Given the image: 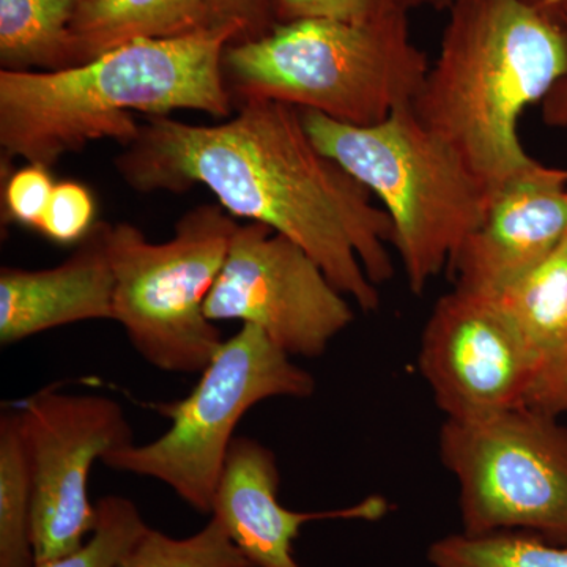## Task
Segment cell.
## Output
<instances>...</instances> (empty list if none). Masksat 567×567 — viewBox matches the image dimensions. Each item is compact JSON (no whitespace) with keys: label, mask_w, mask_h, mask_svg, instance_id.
I'll use <instances>...</instances> for the list:
<instances>
[{"label":"cell","mask_w":567,"mask_h":567,"mask_svg":"<svg viewBox=\"0 0 567 567\" xmlns=\"http://www.w3.org/2000/svg\"><path fill=\"white\" fill-rule=\"evenodd\" d=\"M2 167H7V173L2 171L3 221L39 229L55 186L51 169L40 164H25L17 171H11L10 164Z\"/></svg>","instance_id":"cell-23"},{"label":"cell","mask_w":567,"mask_h":567,"mask_svg":"<svg viewBox=\"0 0 567 567\" xmlns=\"http://www.w3.org/2000/svg\"><path fill=\"white\" fill-rule=\"evenodd\" d=\"M420 371L446 420L477 421L527 406L539 365L492 297L454 287L424 327Z\"/></svg>","instance_id":"cell-11"},{"label":"cell","mask_w":567,"mask_h":567,"mask_svg":"<svg viewBox=\"0 0 567 567\" xmlns=\"http://www.w3.org/2000/svg\"><path fill=\"white\" fill-rule=\"evenodd\" d=\"M315 391V377L295 364L262 330L244 324L223 342L192 393L155 405L171 421L159 439L112 451L102 464L159 481L197 513L212 514L241 417L267 399H305Z\"/></svg>","instance_id":"cell-7"},{"label":"cell","mask_w":567,"mask_h":567,"mask_svg":"<svg viewBox=\"0 0 567 567\" xmlns=\"http://www.w3.org/2000/svg\"><path fill=\"white\" fill-rule=\"evenodd\" d=\"M117 567H252L221 524L210 517L200 532L171 537L148 527Z\"/></svg>","instance_id":"cell-20"},{"label":"cell","mask_w":567,"mask_h":567,"mask_svg":"<svg viewBox=\"0 0 567 567\" xmlns=\"http://www.w3.org/2000/svg\"><path fill=\"white\" fill-rule=\"evenodd\" d=\"M567 238V169L539 162L488 197L486 216L450 265L457 289L494 297Z\"/></svg>","instance_id":"cell-12"},{"label":"cell","mask_w":567,"mask_h":567,"mask_svg":"<svg viewBox=\"0 0 567 567\" xmlns=\"http://www.w3.org/2000/svg\"><path fill=\"white\" fill-rule=\"evenodd\" d=\"M95 199L87 186L58 182L37 230L59 245L80 244L95 226Z\"/></svg>","instance_id":"cell-22"},{"label":"cell","mask_w":567,"mask_h":567,"mask_svg":"<svg viewBox=\"0 0 567 567\" xmlns=\"http://www.w3.org/2000/svg\"><path fill=\"white\" fill-rule=\"evenodd\" d=\"M434 567H567V546L524 532L453 533L427 548Z\"/></svg>","instance_id":"cell-19"},{"label":"cell","mask_w":567,"mask_h":567,"mask_svg":"<svg viewBox=\"0 0 567 567\" xmlns=\"http://www.w3.org/2000/svg\"><path fill=\"white\" fill-rule=\"evenodd\" d=\"M527 406L559 416L567 413V365L555 374L544 377L533 388Z\"/></svg>","instance_id":"cell-26"},{"label":"cell","mask_w":567,"mask_h":567,"mask_svg":"<svg viewBox=\"0 0 567 567\" xmlns=\"http://www.w3.org/2000/svg\"><path fill=\"white\" fill-rule=\"evenodd\" d=\"M393 2L399 9L409 13L410 10L423 9V7L435 10H447L453 6L454 0H393Z\"/></svg>","instance_id":"cell-28"},{"label":"cell","mask_w":567,"mask_h":567,"mask_svg":"<svg viewBox=\"0 0 567 567\" xmlns=\"http://www.w3.org/2000/svg\"><path fill=\"white\" fill-rule=\"evenodd\" d=\"M528 2L557 18L558 21L565 22L567 18V0H528Z\"/></svg>","instance_id":"cell-29"},{"label":"cell","mask_w":567,"mask_h":567,"mask_svg":"<svg viewBox=\"0 0 567 567\" xmlns=\"http://www.w3.org/2000/svg\"><path fill=\"white\" fill-rule=\"evenodd\" d=\"M33 486L37 565L76 550L96 525L89 473L112 451L132 445L125 410L104 395L47 388L17 406Z\"/></svg>","instance_id":"cell-9"},{"label":"cell","mask_w":567,"mask_h":567,"mask_svg":"<svg viewBox=\"0 0 567 567\" xmlns=\"http://www.w3.org/2000/svg\"><path fill=\"white\" fill-rule=\"evenodd\" d=\"M237 226L219 204L186 212L164 244H152L134 224H111L112 320L153 368L200 374L221 349V331L205 315V301Z\"/></svg>","instance_id":"cell-6"},{"label":"cell","mask_w":567,"mask_h":567,"mask_svg":"<svg viewBox=\"0 0 567 567\" xmlns=\"http://www.w3.org/2000/svg\"><path fill=\"white\" fill-rule=\"evenodd\" d=\"M298 111L316 147L382 200L410 290L423 293L483 223L491 197L483 183L412 104L372 126Z\"/></svg>","instance_id":"cell-5"},{"label":"cell","mask_w":567,"mask_h":567,"mask_svg":"<svg viewBox=\"0 0 567 567\" xmlns=\"http://www.w3.org/2000/svg\"><path fill=\"white\" fill-rule=\"evenodd\" d=\"M492 298L535 357L537 382L566 368L567 238Z\"/></svg>","instance_id":"cell-16"},{"label":"cell","mask_w":567,"mask_h":567,"mask_svg":"<svg viewBox=\"0 0 567 567\" xmlns=\"http://www.w3.org/2000/svg\"><path fill=\"white\" fill-rule=\"evenodd\" d=\"M563 25H565L567 35V18ZM543 118L548 126L567 128V71L565 76L554 85V89L544 99Z\"/></svg>","instance_id":"cell-27"},{"label":"cell","mask_w":567,"mask_h":567,"mask_svg":"<svg viewBox=\"0 0 567 567\" xmlns=\"http://www.w3.org/2000/svg\"><path fill=\"white\" fill-rule=\"evenodd\" d=\"M447 11L412 110L491 196L536 163L518 140V118L565 76L566 29L528 0H454Z\"/></svg>","instance_id":"cell-3"},{"label":"cell","mask_w":567,"mask_h":567,"mask_svg":"<svg viewBox=\"0 0 567 567\" xmlns=\"http://www.w3.org/2000/svg\"><path fill=\"white\" fill-rule=\"evenodd\" d=\"M279 481L274 451L249 436H235L210 517L221 524L252 567H301L295 558L293 543L309 522H374L390 511L385 498L372 495L339 509L298 513L279 503Z\"/></svg>","instance_id":"cell-13"},{"label":"cell","mask_w":567,"mask_h":567,"mask_svg":"<svg viewBox=\"0 0 567 567\" xmlns=\"http://www.w3.org/2000/svg\"><path fill=\"white\" fill-rule=\"evenodd\" d=\"M82 0H0V65L54 71L70 61V29Z\"/></svg>","instance_id":"cell-17"},{"label":"cell","mask_w":567,"mask_h":567,"mask_svg":"<svg viewBox=\"0 0 567 567\" xmlns=\"http://www.w3.org/2000/svg\"><path fill=\"white\" fill-rule=\"evenodd\" d=\"M115 167L134 192L205 186L234 218L300 245L363 311L379 309L377 286L394 275L386 248L393 223L368 188L316 147L297 107L249 100L218 125L151 115Z\"/></svg>","instance_id":"cell-1"},{"label":"cell","mask_w":567,"mask_h":567,"mask_svg":"<svg viewBox=\"0 0 567 567\" xmlns=\"http://www.w3.org/2000/svg\"><path fill=\"white\" fill-rule=\"evenodd\" d=\"M399 9L393 0H274L276 22L331 20L369 22Z\"/></svg>","instance_id":"cell-24"},{"label":"cell","mask_w":567,"mask_h":567,"mask_svg":"<svg viewBox=\"0 0 567 567\" xmlns=\"http://www.w3.org/2000/svg\"><path fill=\"white\" fill-rule=\"evenodd\" d=\"M208 7L212 25H241L245 39L264 35L274 25L268 22L274 0H208Z\"/></svg>","instance_id":"cell-25"},{"label":"cell","mask_w":567,"mask_h":567,"mask_svg":"<svg viewBox=\"0 0 567 567\" xmlns=\"http://www.w3.org/2000/svg\"><path fill=\"white\" fill-rule=\"evenodd\" d=\"M439 450L457 481L462 533H533L567 546V427L558 416L518 406L446 420Z\"/></svg>","instance_id":"cell-8"},{"label":"cell","mask_w":567,"mask_h":567,"mask_svg":"<svg viewBox=\"0 0 567 567\" xmlns=\"http://www.w3.org/2000/svg\"><path fill=\"white\" fill-rule=\"evenodd\" d=\"M33 486L17 409L0 416V567H35Z\"/></svg>","instance_id":"cell-18"},{"label":"cell","mask_w":567,"mask_h":567,"mask_svg":"<svg viewBox=\"0 0 567 567\" xmlns=\"http://www.w3.org/2000/svg\"><path fill=\"white\" fill-rule=\"evenodd\" d=\"M96 513L95 528L80 548L35 567H117L148 529L137 506L125 496H103Z\"/></svg>","instance_id":"cell-21"},{"label":"cell","mask_w":567,"mask_h":567,"mask_svg":"<svg viewBox=\"0 0 567 567\" xmlns=\"http://www.w3.org/2000/svg\"><path fill=\"white\" fill-rule=\"evenodd\" d=\"M240 37L241 25H213L177 39L132 41L62 70H0L2 163L20 158L51 169L91 142L128 147L141 132L137 112L229 117L235 104L223 58Z\"/></svg>","instance_id":"cell-2"},{"label":"cell","mask_w":567,"mask_h":567,"mask_svg":"<svg viewBox=\"0 0 567 567\" xmlns=\"http://www.w3.org/2000/svg\"><path fill=\"white\" fill-rule=\"evenodd\" d=\"M111 223L96 221L69 259L44 270L2 267L0 270V344L87 322L112 320L114 271Z\"/></svg>","instance_id":"cell-14"},{"label":"cell","mask_w":567,"mask_h":567,"mask_svg":"<svg viewBox=\"0 0 567 567\" xmlns=\"http://www.w3.org/2000/svg\"><path fill=\"white\" fill-rule=\"evenodd\" d=\"M207 28L208 0H82L70 29V66L132 41L177 39Z\"/></svg>","instance_id":"cell-15"},{"label":"cell","mask_w":567,"mask_h":567,"mask_svg":"<svg viewBox=\"0 0 567 567\" xmlns=\"http://www.w3.org/2000/svg\"><path fill=\"white\" fill-rule=\"evenodd\" d=\"M205 315L252 324L284 353L303 358L322 357L354 319L346 295L300 245L251 221L235 229Z\"/></svg>","instance_id":"cell-10"},{"label":"cell","mask_w":567,"mask_h":567,"mask_svg":"<svg viewBox=\"0 0 567 567\" xmlns=\"http://www.w3.org/2000/svg\"><path fill=\"white\" fill-rule=\"evenodd\" d=\"M429 66L402 9L369 22H275L264 35L233 41L223 58L235 106L270 100L357 126L412 104Z\"/></svg>","instance_id":"cell-4"}]
</instances>
